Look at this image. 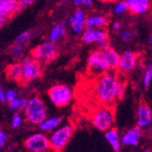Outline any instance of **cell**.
<instances>
[{
    "label": "cell",
    "instance_id": "cell-27",
    "mask_svg": "<svg viewBox=\"0 0 152 152\" xmlns=\"http://www.w3.org/2000/svg\"><path fill=\"white\" fill-rule=\"evenodd\" d=\"M129 9H128V4H127V1H120V2H118L115 7H114V13L116 15H121V14L127 12Z\"/></svg>",
    "mask_w": 152,
    "mask_h": 152
},
{
    "label": "cell",
    "instance_id": "cell-7",
    "mask_svg": "<svg viewBox=\"0 0 152 152\" xmlns=\"http://www.w3.org/2000/svg\"><path fill=\"white\" fill-rule=\"evenodd\" d=\"M57 45L50 41H45V42L36 46L30 52L31 58L38 61L40 64L53 60V58L57 56Z\"/></svg>",
    "mask_w": 152,
    "mask_h": 152
},
{
    "label": "cell",
    "instance_id": "cell-26",
    "mask_svg": "<svg viewBox=\"0 0 152 152\" xmlns=\"http://www.w3.org/2000/svg\"><path fill=\"white\" fill-rule=\"evenodd\" d=\"M23 124V117L20 113L15 112L11 119V127L13 129H18Z\"/></svg>",
    "mask_w": 152,
    "mask_h": 152
},
{
    "label": "cell",
    "instance_id": "cell-16",
    "mask_svg": "<svg viewBox=\"0 0 152 152\" xmlns=\"http://www.w3.org/2000/svg\"><path fill=\"white\" fill-rule=\"evenodd\" d=\"M5 74L8 80L22 83V67L19 62L9 64L5 68Z\"/></svg>",
    "mask_w": 152,
    "mask_h": 152
},
{
    "label": "cell",
    "instance_id": "cell-1",
    "mask_svg": "<svg viewBox=\"0 0 152 152\" xmlns=\"http://www.w3.org/2000/svg\"><path fill=\"white\" fill-rule=\"evenodd\" d=\"M94 92L96 99L102 106H111L114 102L123 98L125 85L120 82L115 74L107 72L96 77Z\"/></svg>",
    "mask_w": 152,
    "mask_h": 152
},
{
    "label": "cell",
    "instance_id": "cell-9",
    "mask_svg": "<svg viewBox=\"0 0 152 152\" xmlns=\"http://www.w3.org/2000/svg\"><path fill=\"white\" fill-rule=\"evenodd\" d=\"M24 146L29 152H47L49 149L48 137L40 132L31 134L26 139Z\"/></svg>",
    "mask_w": 152,
    "mask_h": 152
},
{
    "label": "cell",
    "instance_id": "cell-3",
    "mask_svg": "<svg viewBox=\"0 0 152 152\" xmlns=\"http://www.w3.org/2000/svg\"><path fill=\"white\" fill-rule=\"evenodd\" d=\"M93 127L101 132H106L113 127L115 121V111L111 106H101L96 107L91 114Z\"/></svg>",
    "mask_w": 152,
    "mask_h": 152
},
{
    "label": "cell",
    "instance_id": "cell-21",
    "mask_svg": "<svg viewBox=\"0 0 152 152\" xmlns=\"http://www.w3.org/2000/svg\"><path fill=\"white\" fill-rule=\"evenodd\" d=\"M26 101H27V99L23 98V96H18V98H17L15 100H13L12 102L8 103V107L10 110H12V111L19 113V111L24 110Z\"/></svg>",
    "mask_w": 152,
    "mask_h": 152
},
{
    "label": "cell",
    "instance_id": "cell-25",
    "mask_svg": "<svg viewBox=\"0 0 152 152\" xmlns=\"http://www.w3.org/2000/svg\"><path fill=\"white\" fill-rule=\"evenodd\" d=\"M60 37V32H59V26L58 24H55L52 26L51 29H50V33H49V41L52 43L57 42L58 40V38Z\"/></svg>",
    "mask_w": 152,
    "mask_h": 152
},
{
    "label": "cell",
    "instance_id": "cell-29",
    "mask_svg": "<svg viewBox=\"0 0 152 152\" xmlns=\"http://www.w3.org/2000/svg\"><path fill=\"white\" fill-rule=\"evenodd\" d=\"M119 37L121 38L122 41H124V42H129L133 37V34L129 29H124L119 33Z\"/></svg>",
    "mask_w": 152,
    "mask_h": 152
},
{
    "label": "cell",
    "instance_id": "cell-19",
    "mask_svg": "<svg viewBox=\"0 0 152 152\" xmlns=\"http://www.w3.org/2000/svg\"><path fill=\"white\" fill-rule=\"evenodd\" d=\"M105 137H106L107 141L109 143V145L112 147V148L116 152H118L120 150V148H121L120 135L117 129L111 128L110 129L107 130L105 132Z\"/></svg>",
    "mask_w": 152,
    "mask_h": 152
},
{
    "label": "cell",
    "instance_id": "cell-31",
    "mask_svg": "<svg viewBox=\"0 0 152 152\" xmlns=\"http://www.w3.org/2000/svg\"><path fill=\"white\" fill-rule=\"evenodd\" d=\"M110 46H109V39L108 37L104 39V40H101L100 42L98 43V50H100V51H104L106 50L107 48H108Z\"/></svg>",
    "mask_w": 152,
    "mask_h": 152
},
{
    "label": "cell",
    "instance_id": "cell-37",
    "mask_svg": "<svg viewBox=\"0 0 152 152\" xmlns=\"http://www.w3.org/2000/svg\"><path fill=\"white\" fill-rule=\"evenodd\" d=\"M22 5H24L25 7H26L27 5H30V4H32V3H34V1L33 0H20L19 1Z\"/></svg>",
    "mask_w": 152,
    "mask_h": 152
},
{
    "label": "cell",
    "instance_id": "cell-10",
    "mask_svg": "<svg viewBox=\"0 0 152 152\" xmlns=\"http://www.w3.org/2000/svg\"><path fill=\"white\" fill-rule=\"evenodd\" d=\"M108 37L107 31L105 28H94V27H86L81 35V42L84 45H89L100 42Z\"/></svg>",
    "mask_w": 152,
    "mask_h": 152
},
{
    "label": "cell",
    "instance_id": "cell-14",
    "mask_svg": "<svg viewBox=\"0 0 152 152\" xmlns=\"http://www.w3.org/2000/svg\"><path fill=\"white\" fill-rule=\"evenodd\" d=\"M142 129L139 127L128 130L120 137V144L124 146L136 147L140 142V139L142 136Z\"/></svg>",
    "mask_w": 152,
    "mask_h": 152
},
{
    "label": "cell",
    "instance_id": "cell-22",
    "mask_svg": "<svg viewBox=\"0 0 152 152\" xmlns=\"http://www.w3.org/2000/svg\"><path fill=\"white\" fill-rule=\"evenodd\" d=\"M72 17L74 18V22H75L76 26H79L84 27V24H85V21H86V18H87L86 13H85L84 10L81 9V8H77L75 11L74 15Z\"/></svg>",
    "mask_w": 152,
    "mask_h": 152
},
{
    "label": "cell",
    "instance_id": "cell-32",
    "mask_svg": "<svg viewBox=\"0 0 152 152\" xmlns=\"http://www.w3.org/2000/svg\"><path fill=\"white\" fill-rule=\"evenodd\" d=\"M59 32H60V37H66V22L65 20H62L59 24Z\"/></svg>",
    "mask_w": 152,
    "mask_h": 152
},
{
    "label": "cell",
    "instance_id": "cell-6",
    "mask_svg": "<svg viewBox=\"0 0 152 152\" xmlns=\"http://www.w3.org/2000/svg\"><path fill=\"white\" fill-rule=\"evenodd\" d=\"M87 69L88 74L94 77H99L107 72L108 67L104 59L102 51L96 49L89 54L87 63Z\"/></svg>",
    "mask_w": 152,
    "mask_h": 152
},
{
    "label": "cell",
    "instance_id": "cell-23",
    "mask_svg": "<svg viewBox=\"0 0 152 152\" xmlns=\"http://www.w3.org/2000/svg\"><path fill=\"white\" fill-rule=\"evenodd\" d=\"M32 37V31L31 30H25L22 31L16 38H15V44L16 45H21L25 46L29 41L30 37Z\"/></svg>",
    "mask_w": 152,
    "mask_h": 152
},
{
    "label": "cell",
    "instance_id": "cell-28",
    "mask_svg": "<svg viewBox=\"0 0 152 152\" xmlns=\"http://www.w3.org/2000/svg\"><path fill=\"white\" fill-rule=\"evenodd\" d=\"M151 78H152V66L149 65L148 67H147V69L145 70V74H144V77H143L144 87L146 88H148L150 87Z\"/></svg>",
    "mask_w": 152,
    "mask_h": 152
},
{
    "label": "cell",
    "instance_id": "cell-17",
    "mask_svg": "<svg viewBox=\"0 0 152 152\" xmlns=\"http://www.w3.org/2000/svg\"><path fill=\"white\" fill-rule=\"evenodd\" d=\"M128 9L136 15H142L148 11L150 2L148 0H129L127 1Z\"/></svg>",
    "mask_w": 152,
    "mask_h": 152
},
{
    "label": "cell",
    "instance_id": "cell-35",
    "mask_svg": "<svg viewBox=\"0 0 152 152\" xmlns=\"http://www.w3.org/2000/svg\"><path fill=\"white\" fill-rule=\"evenodd\" d=\"M0 102L1 103H6V90L2 86H0Z\"/></svg>",
    "mask_w": 152,
    "mask_h": 152
},
{
    "label": "cell",
    "instance_id": "cell-2",
    "mask_svg": "<svg viewBox=\"0 0 152 152\" xmlns=\"http://www.w3.org/2000/svg\"><path fill=\"white\" fill-rule=\"evenodd\" d=\"M25 118L32 125H40L48 116V109L44 100L39 96H32L27 99L24 108Z\"/></svg>",
    "mask_w": 152,
    "mask_h": 152
},
{
    "label": "cell",
    "instance_id": "cell-11",
    "mask_svg": "<svg viewBox=\"0 0 152 152\" xmlns=\"http://www.w3.org/2000/svg\"><path fill=\"white\" fill-rule=\"evenodd\" d=\"M137 127L141 129L148 127L152 120V112L151 109L146 103L142 102L139 105L137 108Z\"/></svg>",
    "mask_w": 152,
    "mask_h": 152
},
{
    "label": "cell",
    "instance_id": "cell-30",
    "mask_svg": "<svg viewBox=\"0 0 152 152\" xmlns=\"http://www.w3.org/2000/svg\"><path fill=\"white\" fill-rule=\"evenodd\" d=\"M17 98H18V94L15 89H8L6 91V101L10 103L13 100H15Z\"/></svg>",
    "mask_w": 152,
    "mask_h": 152
},
{
    "label": "cell",
    "instance_id": "cell-12",
    "mask_svg": "<svg viewBox=\"0 0 152 152\" xmlns=\"http://www.w3.org/2000/svg\"><path fill=\"white\" fill-rule=\"evenodd\" d=\"M25 7L24 5L16 0H0V16L8 18Z\"/></svg>",
    "mask_w": 152,
    "mask_h": 152
},
{
    "label": "cell",
    "instance_id": "cell-36",
    "mask_svg": "<svg viewBox=\"0 0 152 152\" xmlns=\"http://www.w3.org/2000/svg\"><path fill=\"white\" fill-rule=\"evenodd\" d=\"M111 27H112V29L114 31H118L120 29V27H121V24L119 22H114V23H112Z\"/></svg>",
    "mask_w": 152,
    "mask_h": 152
},
{
    "label": "cell",
    "instance_id": "cell-41",
    "mask_svg": "<svg viewBox=\"0 0 152 152\" xmlns=\"http://www.w3.org/2000/svg\"><path fill=\"white\" fill-rule=\"evenodd\" d=\"M2 148H3L2 146H0V151H1V149H2Z\"/></svg>",
    "mask_w": 152,
    "mask_h": 152
},
{
    "label": "cell",
    "instance_id": "cell-18",
    "mask_svg": "<svg viewBox=\"0 0 152 152\" xmlns=\"http://www.w3.org/2000/svg\"><path fill=\"white\" fill-rule=\"evenodd\" d=\"M108 24V19L107 17L102 15H91L86 18L84 26L94 27V28H104Z\"/></svg>",
    "mask_w": 152,
    "mask_h": 152
},
{
    "label": "cell",
    "instance_id": "cell-42",
    "mask_svg": "<svg viewBox=\"0 0 152 152\" xmlns=\"http://www.w3.org/2000/svg\"><path fill=\"white\" fill-rule=\"evenodd\" d=\"M146 152H148V151H146Z\"/></svg>",
    "mask_w": 152,
    "mask_h": 152
},
{
    "label": "cell",
    "instance_id": "cell-24",
    "mask_svg": "<svg viewBox=\"0 0 152 152\" xmlns=\"http://www.w3.org/2000/svg\"><path fill=\"white\" fill-rule=\"evenodd\" d=\"M24 50H25V46L14 44L13 46L10 47L9 53H10V55H11L13 58H20L23 56Z\"/></svg>",
    "mask_w": 152,
    "mask_h": 152
},
{
    "label": "cell",
    "instance_id": "cell-34",
    "mask_svg": "<svg viewBox=\"0 0 152 152\" xmlns=\"http://www.w3.org/2000/svg\"><path fill=\"white\" fill-rule=\"evenodd\" d=\"M6 141H7V134L5 133V131L0 129V146L3 147Z\"/></svg>",
    "mask_w": 152,
    "mask_h": 152
},
{
    "label": "cell",
    "instance_id": "cell-8",
    "mask_svg": "<svg viewBox=\"0 0 152 152\" xmlns=\"http://www.w3.org/2000/svg\"><path fill=\"white\" fill-rule=\"evenodd\" d=\"M22 67V84L31 82L42 75L41 64L32 58H26L21 62Z\"/></svg>",
    "mask_w": 152,
    "mask_h": 152
},
{
    "label": "cell",
    "instance_id": "cell-38",
    "mask_svg": "<svg viewBox=\"0 0 152 152\" xmlns=\"http://www.w3.org/2000/svg\"><path fill=\"white\" fill-rule=\"evenodd\" d=\"M73 4H74L76 7L81 8V7H82V0H74V1H73Z\"/></svg>",
    "mask_w": 152,
    "mask_h": 152
},
{
    "label": "cell",
    "instance_id": "cell-13",
    "mask_svg": "<svg viewBox=\"0 0 152 152\" xmlns=\"http://www.w3.org/2000/svg\"><path fill=\"white\" fill-rule=\"evenodd\" d=\"M137 63V55L131 50H125L119 58L118 69L129 72L132 70Z\"/></svg>",
    "mask_w": 152,
    "mask_h": 152
},
{
    "label": "cell",
    "instance_id": "cell-4",
    "mask_svg": "<svg viewBox=\"0 0 152 152\" xmlns=\"http://www.w3.org/2000/svg\"><path fill=\"white\" fill-rule=\"evenodd\" d=\"M48 96L57 107H64L68 106L74 98V93L72 88L64 84H57L52 86L48 90Z\"/></svg>",
    "mask_w": 152,
    "mask_h": 152
},
{
    "label": "cell",
    "instance_id": "cell-33",
    "mask_svg": "<svg viewBox=\"0 0 152 152\" xmlns=\"http://www.w3.org/2000/svg\"><path fill=\"white\" fill-rule=\"evenodd\" d=\"M93 7V1L92 0H82V7L81 9H89Z\"/></svg>",
    "mask_w": 152,
    "mask_h": 152
},
{
    "label": "cell",
    "instance_id": "cell-5",
    "mask_svg": "<svg viewBox=\"0 0 152 152\" xmlns=\"http://www.w3.org/2000/svg\"><path fill=\"white\" fill-rule=\"evenodd\" d=\"M73 132L74 128L71 124H66L56 129L48 137L49 149L53 152H60L71 139Z\"/></svg>",
    "mask_w": 152,
    "mask_h": 152
},
{
    "label": "cell",
    "instance_id": "cell-39",
    "mask_svg": "<svg viewBox=\"0 0 152 152\" xmlns=\"http://www.w3.org/2000/svg\"><path fill=\"white\" fill-rule=\"evenodd\" d=\"M7 21V18H4V17H1L0 16V27H1L3 25H5V23Z\"/></svg>",
    "mask_w": 152,
    "mask_h": 152
},
{
    "label": "cell",
    "instance_id": "cell-20",
    "mask_svg": "<svg viewBox=\"0 0 152 152\" xmlns=\"http://www.w3.org/2000/svg\"><path fill=\"white\" fill-rule=\"evenodd\" d=\"M62 118L58 117H52V118H47L42 123L38 125L39 129L42 131H51L58 127V125L61 123Z\"/></svg>",
    "mask_w": 152,
    "mask_h": 152
},
{
    "label": "cell",
    "instance_id": "cell-15",
    "mask_svg": "<svg viewBox=\"0 0 152 152\" xmlns=\"http://www.w3.org/2000/svg\"><path fill=\"white\" fill-rule=\"evenodd\" d=\"M102 53H103V57H104V59L107 63L108 69H110V70L118 69L120 54H118L111 47H109L106 50L102 51Z\"/></svg>",
    "mask_w": 152,
    "mask_h": 152
},
{
    "label": "cell",
    "instance_id": "cell-40",
    "mask_svg": "<svg viewBox=\"0 0 152 152\" xmlns=\"http://www.w3.org/2000/svg\"><path fill=\"white\" fill-rule=\"evenodd\" d=\"M151 41H152V39H151V37H149V39H148V43L149 44H151Z\"/></svg>",
    "mask_w": 152,
    "mask_h": 152
}]
</instances>
